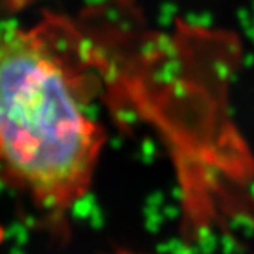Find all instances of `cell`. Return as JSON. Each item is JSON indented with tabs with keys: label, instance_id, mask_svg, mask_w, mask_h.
<instances>
[{
	"label": "cell",
	"instance_id": "cell-1",
	"mask_svg": "<svg viewBox=\"0 0 254 254\" xmlns=\"http://www.w3.org/2000/svg\"><path fill=\"white\" fill-rule=\"evenodd\" d=\"M92 74L67 23L0 25V181L52 221L89 193L106 144Z\"/></svg>",
	"mask_w": 254,
	"mask_h": 254
},
{
	"label": "cell",
	"instance_id": "cell-2",
	"mask_svg": "<svg viewBox=\"0 0 254 254\" xmlns=\"http://www.w3.org/2000/svg\"><path fill=\"white\" fill-rule=\"evenodd\" d=\"M114 254H142V253H135V251H129V250H118Z\"/></svg>",
	"mask_w": 254,
	"mask_h": 254
},
{
	"label": "cell",
	"instance_id": "cell-3",
	"mask_svg": "<svg viewBox=\"0 0 254 254\" xmlns=\"http://www.w3.org/2000/svg\"><path fill=\"white\" fill-rule=\"evenodd\" d=\"M3 241H5V228L0 225V245H2Z\"/></svg>",
	"mask_w": 254,
	"mask_h": 254
}]
</instances>
